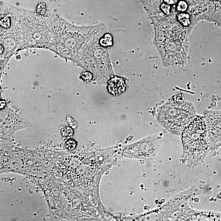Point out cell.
I'll return each mask as SVG.
<instances>
[{"mask_svg":"<svg viewBox=\"0 0 221 221\" xmlns=\"http://www.w3.org/2000/svg\"><path fill=\"white\" fill-rule=\"evenodd\" d=\"M176 97L166 102L159 109L158 120L169 132L179 135L195 117L193 104L185 102L183 98Z\"/></svg>","mask_w":221,"mask_h":221,"instance_id":"obj_1","label":"cell"},{"mask_svg":"<svg viewBox=\"0 0 221 221\" xmlns=\"http://www.w3.org/2000/svg\"><path fill=\"white\" fill-rule=\"evenodd\" d=\"M181 133L184 157L190 163H197L205 156L208 149L204 117L196 116Z\"/></svg>","mask_w":221,"mask_h":221,"instance_id":"obj_2","label":"cell"},{"mask_svg":"<svg viewBox=\"0 0 221 221\" xmlns=\"http://www.w3.org/2000/svg\"><path fill=\"white\" fill-rule=\"evenodd\" d=\"M126 85L123 78L114 77L110 79L108 88L109 93L114 95H118L124 92Z\"/></svg>","mask_w":221,"mask_h":221,"instance_id":"obj_3","label":"cell"},{"mask_svg":"<svg viewBox=\"0 0 221 221\" xmlns=\"http://www.w3.org/2000/svg\"><path fill=\"white\" fill-rule=\"evenodd\" d=\"M100 44L102 46L107 48L113 45V39L112 36L109 33H105L100 39Z\"/></svg>","mask_w":221,"mask_h":221,"instance_id":"obj_4","label":"cell"},{"mask_svg":"<svg viewBox=\"0 0 221 221\" xmlns=\"http://www.w3.org/2000/svg\"><path fill=\"white\" fill-rule=\"evenodd\" d=\"M178 19L179 22L184 26H188L190 24V16L187 14H180L178 16Z\"/></svg>","mask_w":221,"mask_h":221,"instance_id":"obj_5","label":"cell"},{"mask_svg":"<svg viewBox=\"0 0 221 221\" xmlns=\"http://www.w3.org/2000/svg\"><path fill=\"white\" fill-rule=\"evenodd\" d=\"M187 7L188 5L186 2L184 1H180L177 5V9L179 11L184 12L187 10Z\"/></svg>","mask_w":221,"mask_h":221,"instance_id":"obj_6","label":"cell"},{"mask_svg":"<svg viewBox=\"0 0 221 221\" xmlns=\"http://www.w3.org/2000/svg\"><path fill=\"white\" fill-rule=\"evenodd\" d=\"M62 133L64 136L69 137L72 136L73 134V131L71 128L66 127L62 129Z\"/></svg>","mask_w":221,"mask_h":221,"instance_id":"obj_7","label":"cell"},{"mask_svg":"<svg viewBox=\"0 0 221 221\" xmlns=\"http://www.w3.org/2000/svg\"><path fill=\"white\" fill-rule=\"evenodd\" d=\"M76 146V143L73 139H70L68 140L66 143V147L69 150H73L75 149Z\"/></svg>","mask_w":221,"mask_h":221,"instance_id":"obj_8","label":"cell"},{"mask_svg":"<svg viewBox=\"0 0 221 221\" xmlns=\"http://www.w3.org/2000/svg\"><path fill=\"white\" fill-rule=\"evenodd\" d=\"M92 78V75L90 72H82L81 75V78L84 81L89 82L91 80Z\"/></svg>","mask_w":221,"mask_h":221,"instance_id":"obj_9","label":"cell"},{"mask_svg":"<svg viewBox=\"0 0 221 221\" xmlns=\"http://www.w3.org/2000/svg\"><path fill=\"white\" fill-rule=\"evenodd\" d=\"M160 9L166 15L170 14V11H171V7L169 5L163 3L161 5Z\"/></svg>","mask_w":221,"mask_h":221,"instance_id":"obj_10","label":"cell"},{"mask_svg":"<svg viewBox=\"0 0 221 221\" xmlns=\"http://www.w3.org/2000/svg\"><path fill=\"white\" fill-rule=\"evenodd\" d=\"M179 0H163L165 3L166 4L170 5H174L177 3Z\"/></svg>","mask_w":221,"mask_h":221,"instance_id":"obj_11","label":"cell"},{"mask_svg":"<svg viewBox=\"0 0 221 221\" xmlns=\"http://www.w3.org/2000/svg\"><path fill=\"white\" fill-rule=\"evenodd\" d=\"M5 105V102L4 101H1V108H3Z\"/></svg>","mask_w":221,"mask_h":221,"instance_id":"obj_12","label":"cell"}]
</instances>
